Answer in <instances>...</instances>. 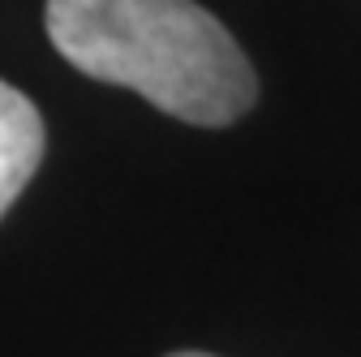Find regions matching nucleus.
I'll use <instances>...</instances> for the list:
<instances>
[{
	"label": "nucleus",
	"mask_w": 361,
	"mask_h": 357,
	"mask_svg": "<svg viewBox=\"0 0 361 357\" xmlns=\"http://www.w3.org/2000/svg\"><path fill=\"white\" fill-rule=\"evenodd\" d=\"M168 357H211V353H168Z\"/></svg>",
	"instance_id": "7ed1b4c3"
},
{
	"label": "nucleus",
	"mask_w": 361,
	"mask_h": 357,
	"mask_svg": "<svg viewBox=\"0 0 361 357\" xmlns=\"http://www.w3.org/2000/svg\"><path fill=\"white\" fill-rule=\"evenodd\" d=\"M43 22L73 69L185 125H233L258 99L254 65L194 0H48Z\"/></svg>",
	"instance_id": "f257e3e1"
},
{
	"label": "nucleus",
	"mask_w": 361,
	"mask_h": 357,
	"mask_svg": "<svg viewBox=\"0 0 361 357\" xmlns=\"http://www.w3.org/2000/svg\"><path fill=\"white\" fill-rule=\"evenodd\" d=\"M43 159V116L39 108L0 82V215H5Z\"/></svg>",
	"instance_id": "f03ea898"
}]
</instances>
